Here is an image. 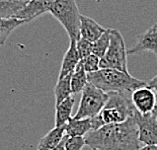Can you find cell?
Listing matches in <instances>:
<instances>
[{"mask_svg":"<svg viewBox=\"0 0 157 150\" xmlns=\"http://www.w3.org/2000/svg\"><path fill=\"white\" fill-rule=\"evenodd\" d=\"M139 131V141L144 145H157V120L153 114L142 115L135 111L134 116Z\"/></svg>","mask_w":157,"mask_h":150,"instance_id":"obj_7","label":"cell"},{"mask_svg":"<svg viewBox=\"0 0 157 150\" xmlns=\"http://www.w3.org/2000/svg\"><path fill=\"white\" fill-rule=\"evenodd\" d=\"M78 110L74 119H92L98 116L105 106L109 98V93L88 82L82 90Z\"/></svg>","mask_w":157,"mask_h":150,"instance_id":"obj_5","label":"cell"},{"mask_svg":"<svg viewBox=\"0 0 157 150\" xmlns=\"http://www.w3.org/2000/svg\"><path fill=\"white\" fill-rule=\"evenodd\" d=\"M146 51L157 55V22L138 37L136 45L132 49L127 50V54L128 56L135 55Z\"/></svg>","mask_w":157,"mask_h":150,"instance_id":"obj_10","label":"cell"},{"mask_svg":"<svg viewBox=\"0 0 157 150\" xmlns=\"http://www.w3.org/2000/svg\"><path fill=\"white\" fill-rule=\"evenodd\" d=\"M76 48H77L80 59H83L89 56L90 54H92L93 43L80 37L78 41H76Z\"/></svg>","mask_w":157,"mask_h":150,"instance_id":"obj_22","label":"cell"},{"mask_svg":"<svg viewBox=\"0 0 157 150\" xmlns=\"http://www.w3.org/2000/svg\"><path fill=\"white\" fill-rule=\"evenodd\" d=\"M106 29L102 28L92 18L85 15H80V37L94 43L98 40Z\"/></svg>","mask_w":157,"mask_h":150,"instance_id":"obj_11","label":"cell"},{"mask_svg":"<svg viewBox=\"0 0 157 150\" xmlns=\"http://www.w3.org/2000/svg\"><path fill=\"white\" fill-rule=\"evenodd\" d=\"M29 0H0V18H14Z\"/></svg>","mask_w":157,"mask_h":150,"instance_id":"obj_16","label":"cell"},{"mask_svg":"<svg viewBox=\"0 0 157 150\" xmlns=\"http://www.w3.org/2000/svg\"><path fill=\"white\" fill-rule=\"evenodd\" d=\"M127 49L125 41L118 29H111V42L105 56L99 62V69L112 68L120 70L123 72H128L127 67Z\"/></svg>","mask_w":157,"mask_h":150,"instance_id":"obj_6","label":"cell"},{"mask_svg":"<svg viewBox=\"0 0 157 150\" xmlns=\"http://www.w3.org/2000/svg\"><path fill=\"white\" fill-rule=\"evenodd\" d=\"M131 101L140 114H151L156 106V93L145 85L131 93Z\"/></svg>","mask_w":157,"mask_h":150,"instance_id":"obj_8","label":"cell"},{"mask_svg":"<svg viewBox=\"0 0 157 150\" xmlns=\"http://www.w3.org/2000/svg\"><path fill=\"white\" fill-rule=\"evenodd\" d=\"M90 131H93L91 119L71 118L65 126V134L69 137H84Z\"/></svg>","mask_w":157,"mask_h":150,"instance_id":"obj_13","label":"cell"},{"mask_svg":"<svg viewBox=\"0 0 157 150\" xmlns=\"http://www.w3.org/2000/svg\"><path fill=\"white\" fill-rule=\"evenodd\" d=\"M86 145L96 150H138L141 148L134 117L119 124L105 125L84 136Z\"/></svg>","mask_w":157,"mask_h":150,"instance_id":"obj_1","label":"cell"},{"mask_svg":"<svg viewBox=\"0 0 157 150\" xmlns=\"http://www.w3.org/2000/svg\"><path fill=\"white\" fill-rule=\"evenodd\" d=\"M65 136V127H55L40 140L36 150H52L62 141Z\"/></svg>","mask_w":157,"mask_h":150,"instance_id":"obj_15","label":"cell"},{"mask_svg":"<svg viewBox=\"0 0 157 150\" xmlns=\"http://www.w3.org/2000/svg\"><path fill=\"white\" fill-rule=\"evenodd\" d=\"M136 111L131 98L127 93L109 92V98L99 114L92 118L93 131L105 125L119 124L134 116Z\"/></svg>","mask_w":157,"mask_h":150,"instance_id":"obj_3","label":"cell"},{"mask_svg":"<svg viewBox=\"0 0 157 150\" xmlns=\"http://www.w3.org/2000/svg\"><path fill=\"white\" fill-rule=\"evenodd\" d=\"M55 0H29L28 4L23 7L14 18L21 19L25 22L32 21L33 19L50 12Z\"/></svg>","mask_w":157,"mask_h":150,"instance_id":"obj_9","label":"cell"},{"mask_svg":"<svg viewBox=\"0 0 157 150\" xmlns=\"http://www.w3.org/2000/svg\"><path fill=\"white\" fill-rule=\"evenodd\" d=\"M74 96H69L61 104L56 106L55 113V127H65L70 119L72 118V110L74 106Z\"/></svg>","mask_w":157,"mask_h":150,"instance_id":"obj_14","label":"cell"},{"mask_svg":"<svg viewBox=\"0 0 157 150\" xmlns=\"http://www.w3.org/2000/svg\"><path fill=\"white\" fill-rule=\"evenodd\" d=\"M88 84V77L87 72L83 68V65L81 63V60L76 66L75 70L71 74V88L72 93H79L82 92L85 86Z\"/></svg>","mask_w":157,"mask_h":150,"instance_id":"obj_17","label":"cell"},{"mask_svg":"<svg viewBox=\"0 0 157 150\" xmlns=\"http://www.w3.org/2000/svg\"><path fill=\"white\" fill-rule=\"evenodd\" d=\"M80 56L78 54L77 48H76V41L70 40V45L68 50L66 51L64 58H63V62L61 65V69L59 72V77L58 79L64 78L65 76L73 73L75 70L76 66L78 65L80 62Z\"/></svg>","mask_w":157,"mask_h":150,"instance_id":"obj_12","label":"cell"},{"mask_svg":"<svg viewBox=\"0 0 157 150\" xmlns=\"http://www.w3.org/2000/svg\"><path fill=\"white\" fill-rule=\"evenodd\" d=\"M87 77L88 82L106 93H132L137 88L147 85L146 81L133 77L130 73L112 68L99 69L95 72L87 73Z\"/></svg>","mask_w":157,"mask_h":150,"instance_id":"obj_2","label":"cell"},{"mask_svg":"<svg viewBox=\"0 0 157 150\" xmlns=\"http://www.w3.org/2000/svg\"><path fill=\"white\" fill-rule=\"evenodd\" d=\"M152 114H153V116H154L155 118H156V120H157V95H156V106H155L154 110H153Z\"/></svg>","mask_w":157,"mask_h":150,"instance_id":"obj_27","label":"cell"},{"mask_svg":"<svg viewBox=\"0 0 157 150\" xmlns=\"http://www.w3.org/2000/svg\"><path fill=\"white\" fill-rule=\"evenodd\" d=\"M147 86L150 87L151 89H153L154 92L156 93V95H157V74L152 79H150L149 81H147Z\"/></svg>","mask_w":157,"mask_h":150,"instance_id":"obj_24","label":"cell"},{"mask_svg":"<svg viewBox=\"0 0 157 150\" xmlns=\"http://www.w3.org/2000/svg\"><path fill=\"white\" fill-rule=\"evenodd\" d=\"M71 74L65 76V77L62 79H58V82H57V84L55 85L54 93H55L56 106L61 104L63 101H65L66 98H68L69 96H71L72 94Z\"/></svg>","mask_w":157,"mask_h":150,"instance_id":"obj_18","label":"cell"},{"mask_svg":"<svg viewBox=\"0 0 157 150\" xmlns=\"http://www.w3.org/2000/svg\"><path fill=\"white\" fill-rule=\"evenodd\" d=\"M26 23L17 18H0V47L5 44L11 33L19 25Z\"/></svg>","mask_w":157,"mask_h":150,"instance_id":"obj_19","label":"cell"},{"mask_svg":"<svg viewBox=\"0 0 157 150\" xmlns=\"http://www.w3.org/2000/svg\"><path fill=\"white\" fill-rule=\"evenodd\" d=\"M99 62H101V58H98L94 54H90L87 57L81 59L83 68L87 73H92L99 70Z\"/></svg>","mask_w":157,"mask_h":150,"instance_id":"obj_21","label":"cell"},{"mask_svg":"<svg viewBox=\"0 0 157 150\" xmlns=\"http://www.w3.org/2000/svg\"><path fill=\"white\" fill-rule=\"evenodd\" d=\"M109 42H111V29H106V31L103 33L101 38L93 43L92 54L101 59L108 51Z\"/></svg>","mask_w":157,"mask_h":150,"instance_id":"obj_20","label":"cell"},{"mask_svg":"<svg viewBox=\"0 0 157 150\" xmlns=\"http://www.w3.org/2000/svg\"><path fill=\"white\" fill-rule=\"evenodd\" d=\"M138 150H157V145H145Z\"/></svg>","mask_w":157,"mask_h":150,"instance_id":"obj_26","label":"cell"},{"mask_svg":"<svg viewBox=\"0 0 157 150\" xmlns=\"http://www.w3.org/2000/svg\"><path fill=\"white\" fill-rule=\"evenodd\" d=\"M50 13L66 29L70 40L80 39V12L75 0H55Z\"/></svg>","mask_w":157,"mask_h":150,"instance_id":"obj_4","label":"cell"},{"mask_svg":"<svg viewBox=\"0 0 157 150\" xmlns=\"http://www.w3.org/2000/svg\"><path fill=\"white\" fill-rule=\"evenodd\" d=\"M92 150H96V149H92Z\"/></svg>","mask_w":157,"mask_h":150,"instance_id":"obj_29","label":"cell"},{"mask_svg":"<svg viewBox=\"0 0 157 150\" xmlns=\"http://www.w3.org/2000/svg\"><path fill=\"white\" fill-rule=\"evenodd\" d=\"M101 0H96V2H101Z\"/></svg>","mask_w":157,"mask_h":150,"instance_id":"obj_28","label":"cell"},{"mask_svg":"<svg viewBox=\"0 0 157 150\" xmlns=\"http://www.w3.org/2000/svg\"><path fill=\"white\" fill-rule=\"evenodd\" d=\"M52 150H65V136H64V138H63L62 141L59 143V145H57L56 147Z\"/></svg>","mask_w":157,"mask_h":150,"instance_id":"obj_25","label":"cell"},{"mask_svg":"<svg viewBox=\"0 0 157 150\" xmlns=\"http://www.w3.org/2000/svg\"><path fill=\"white\" fill-rule=\"evenodd\" d=\"M84 145V137H69L65 134V150H82Z\"/></svg>","mask_w":157,"mask_h":150,"instance_id":"obj_23","label":"cell"}]
</instances>
